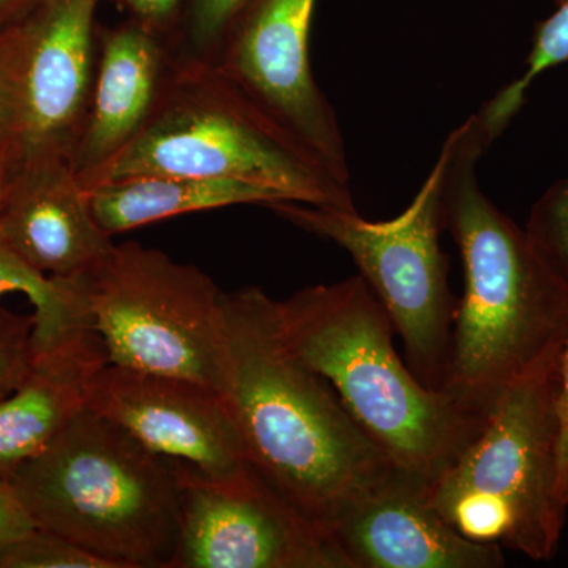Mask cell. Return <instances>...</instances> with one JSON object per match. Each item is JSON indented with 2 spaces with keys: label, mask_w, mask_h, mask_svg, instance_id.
<instances>
[{
  "label": "cell",
  "mask_w": 568,
  "mask_h": 568,
  "mask_svg": "<svg viewBox=\"0 0 568 568\" xmlns=\"http://www.w3.org/2000/svg\"><path fill=\"white\" fill-rule=\"evenodd\" d=\"M33 315L0 306V398L28 375L33 358Z\"/></svg>",
  "instance_id": "22"
},
{
  "label": "cell",
  "mask_w": 568,
  "mask_h": 568,
  "mask_svg": "<svg viewBox=\"0 0 568 568\" xmlns=\"http://www.w3.org/2000/svg\"><path fill=\"white\" fill-rule=\"evenodd\" d=\"M0 568H114L51 530L36 528L0 551Z\"/></svg>",
  "instance_id": "21"
},
{
  "label": "cell",
  "mask_w": 568,
  "mask_h": 568,
  "mask_svg": "<svg viewBox=\"0 0 568 568\" xmlns=\"http://www.w3.org/2000/svg\"><path fill=\"white\" fill-rule=\"evenodd\" d=\"M88 407L155 454L205 476L230 477L250 467L230 407L215 388L108 364L95 377Z\"/></svg>",
  "instance_id": "12"
},
{
  "label": "cell",
  "mask_w": 568,
  "mask_h": 568,
  "mask_svg": "<svg viewBox=\"0 0 568 568\" xmlns=\"http://www.w3.org/2000/svg\"><path fill=\"white\" fill-rule=\"evenodd\" d=\"M85 194L93 216L111 237L183 213L245 204L267 209L284 201L272 190L252 183L171 174L99 183Z\"/></svg>",
  "instance_id": "17"
},
{
  "label": "cell",
  "mask_w": 568,
  "mask_h": 568,
  "mask_svg": "<svg viewBox=\"0 0 568 568\" xmlns=\"http://www.w3.org/2000/svg\"><path fill=\"white\" fill-rule=\"evenodd\" d=\"M0 244L41 274L59 278L92 274L114 248L63 160L11 168Z\"/></svg>",
  "instance_id": "14"
},
{
  "label": "cell",
  "mask_w": 568,
  "mask_h": 568,
  "mask_svg": "<svg viewBox=\"0 0 568 568\" xmlns=\"http://www.w3.org/2000/svg\"><path fill=\"white\" fill-rule=\"evenodd\" d=\"M37 2L39 0H0V32L22 20Z\"/></svg>",
  "instance_id": "27"
},
{
  "label": "cell",
  "mask_w": 568,
  "mask_h": 568,
  "mask_svg": "<svg viewBox=\"0 0 568 568\" xmlns=\"http://www.w3.org/2000/svg\"><path fill=\"white\" fill-rule=\"evenodd\" d=\"M276 308L287 345L334 387L399 473L432 484L487 424L489 414L418 381L361 275L305 287Z\"/></svg>",
  "instance_id": "3"
},
{
  "label": "cell",
  "mask_w": 568,
  "mask_h": 568,
  "mask_svg": "<svg viewBox=\"0 0 568 568\" xmlns=\"http://www.w3.org/2000/svg\"><path fill=\"white\" fill-rule=\"evenodd\" d=\"M100 2L39 0L22 20L0 32L18 103L11 168L70 163L91 99Z\"/></svg>",
  "instance_id": "11"
},
{
  "label": "cell",
  "mask_w": 568,
  "mask_h": 568,
  "mask_svg": "<svg viewBox=\"0 0 568 568\" xmlns=\"http://www.w3.org/2000/svg\"><path fill=\"white\" fill-rule=\"evenodd\" d=\"M13 293L24 294L36 310L33 346L48 345L71 325L88 320L84 276L59 278L41 274L0 244V298Z\"/></svg>",
  "instance_id": "18"
},
{
  "label": "cell",
  "mask_w": 568,
  "mask_h": 568,
  "mask_svg": "<svg viewBox=\"0 0 568 568\" xmlns=\"http://www.w3.org/2000/svg\"><path fill=\"white\" fill-rule=\"evenodd\" d=\"M267 209L353 257L402 338L406 364L426 387L443 390L458 304L439 242L446 230L443 162L437 159L413 203L387 222L295 201Z\"/></svg>",
  "instance_id": "8"
},
{
  "label": "cell",
  "mask_w": 568,
  "mask_h": 568,
  "mask_svg": "<svg viewBox=\"0 0 568 568\" xmlns=\"http://www.w3.org/2000/svg\"><path fill=\"white\" fill-rule=\"evenodd\" d=\"M559 422L560 488L564 489V484H566V478L568 474V336L566 345H564L562 355H560ZM564 503H566V500H564Z\"/></svg>",
  "instance_id": "26"
},
{
  "label": "cell",
  "mask_w": 568,
  "mask_h": 568,
  "mask_svg": "<svg viewBox=\"0 0 568 568\" xmlns=\"http://www.w3.org/2000/svg\"><path fill=\"white\" fill-rule=\"evenodd\" d=\"M223 291L192 264L138 242L84 276L85 316L110 364L182 377L222 394Z\"/></svg>",
  "instance_id": "7"
},
{
  "label": "cell",
  "mask_w": 568,
  "mask_h": 568,
  "mask_svg": "<svg viewBox=\"0 0 568 568\" xmlns=\"http://www.w3.org/2000/svg\"><path fill=\"white\" fill-rule=\"evenodd\" d=\"M151 174L252 183L284 201L357 212L351 186L268 121L212 62L173 55L148 122L84 190Z\"/></svg>",
  "instance_id": "5"
},
{
  "label": "cell",
  "mask_w": 568,
  "mask_h": 568,
  "mask_svg": "<svg viewBox=\"0 0 568 568\" xmlns=\"http://www.w3.org/2000/svg\"><path fill=\"white\" fill-rule=\"evenodd\" d=\"M186 0H118L133 20L153 33L170 40L178 28Z\"/></svg>",
  "instance_id": "23"
},
{
  "label": "cell",
  "mask_w": 568,
  "mask_h": 568,
  "mask_svg": "<svg viewBox=\"0 0 568 568\" xmlns=\"http://www.w3.org/2000/svg\"><path fill=\"white\" fill-rule=\"evenodd\" d=\"M317 0H245L213 65L336 181L349 185L345 138L313 74Z\"/></svg>",
  "instance_id": "9"
},
{
  "label": "cell",
  "mask_w": 568,
  "mask_h": 568,
  "mask_svg": "<svg viewBox=\"0 0 568 568\" xmlns=\"http://www.w3.org/2000/svg\"><path fill=\"white\" fill-rule=\"evenodd\" d=\"M37 528L114 568H171L181 532L179 462L84 409L9 478Z\"/></svg>",
  "instance_id": "4"
},
{
  "label": "cell",
  "mask_w": 568,
  "mask_h": 568,
  "mask_svg": "<svg viewBox=\"0 0 568 568\" xmlns=\"http://www.w3.org/2000/svg\"><path fill=\"white\" fill-rule=\"evenodd\" d=\"M36 528L10 481L0 477V551Z\"/></svg>",
  "instance_id": "25"
},
{
  "label": "cell",
  "mask_w": 568,
  "mask_h": 568,
  "mask_svg": "<svg viewBox=\"0 0 568 568\" xmlns=\"http://www.w3.org/2000/svg\"><path fill=\"white\" fill-rule=\"evenodd\" d=\"M181 532L171 568H349L334 540L248 467L211 477L179 462Z\"/></svg>",
  "instance_id": "10"
},
{
  "label": "cell",
  "mask_w": 568,
  "mask_h": 568,
  "mask_svg": "<svg viewBox=\"0 0 568 568\" xmlns=\"http://www.w3.org/2000/svg\"><path fill=\"white\" fill-rule=\"evenodd\" d=\"M562 349L504 392L476 439L428 485L429 504L467 540L532 560L558 552L568 508L559 467Z\"/></svg>",
  "instance_id": "6"
},
{
  "label": "cell",
  "mask_w": 568,
  "mask_h": 568,
  "mask_svg": "<svg viewBox=\"0 0 568 568\" xmlns=\"http://www.w3.org/2000/svg\"><path fill=\"white\" fill-rule=\"evenodd\" d=\"M562 497H564V500H566V504L568 506V474H567V478H566V484H564Z\"/></svg>",
  "instance_id": "29"
},
{
  "label": "cell",
  "mask_w": 568,
  "mask_h": 568,
  "mask_svg": "<svg viewBox=\"0 0 568 568\" xmlns=\"http://www.w3.org/2000/svg\"><path fill=\"white\" fill-rule=\"evenodd\" d=\"M108 364L102 336L89 321L33 346L28 375L0 398V477L9 480L88 409L95 377Z\"/></svg>",
  "instance_id": "16"
},
{
  "label": "cell",
  "mask_w": 568,
  "mask_h": 568,
  "mask_svg": "<svg viewBox=\"0 0 568 568\" xmlns=\"http://www.w3.org/2000/svg\"><path fill=\"white\" fill-rule=\"evenodd\" d=\"M18 129V103L14 91L13 73L3 41L0 39V159L9 160L13 155Z\"/></svg>",
  "instance_id": "24"
},
{
  "label": "cell",
  "mask_w": 568,
  "mask_h": 568,
  "mask_svg": "<svg viewBox=\"0 0 568 568\" xmlns=\"http://www.w3.org/2000/svg\"><path fill=\"white\" fill-rule=\"evenodd\" d=\"M349 568H499L503 547L467 540L429 504L428 484L396 470L332 529Z\"/></svg>",
  "instance_id": "13"
},
{
  "label": "cell",
  "mask_w": 568,
  "mask_h": 568,
  "mask_svg": "<svg viewBox=\"0 0 568 568\" xmlns=\"http://www.w3.org/2000/svg\"><path fill=\"white\" fill-rule=\"evenodd\" d=\"M488 148L474 114L439 153L444 220L465 271L443 392L484 414L568 336V264L484 193L477 164Z\"/></svg>",
  "instance_id": "2"
},
{
  "label": "cell",
  "mask_w": 568,
  "mask_h": 568,
  "mask_svg": "<svg viewBox=\"0 0 568 568\" xmlns=\"http://www.w3.org/2000/svg\"><path fill=\"white\" fill-rule=\"evenodd\" d=\"M245 0H186L178 28L174 58L213 62L222 48L224 36Z\"/></svg>",
  "instance_id": "20"
},
{
  "label": "cell",
  "mask_w": 568,
  "mask_h": 568,
  "mask_svg": "<svg viewBox=\"0 0 568 568\" xmlns=\"http://www.w3.org/2000/svg\"><path fill=\"white\" fill-rule=\"evenodd\" d=\"M11 181V164L9 160L0 159V212L6 203L7 192Z\"/></svg>",
  "instance_id": "28"
},
{
  "label": "cell",
  "mask_w": 568,
  "mask_h": 568,
  "mask_svg": "<svg viewBox=\"0 0 568 568\" xmlns=\"http://www.w3.org/2000/svg\"><path fill=\"white\" fill-rule=\"evenodd\" d=\"M564 62H568V0H559L555 13L538 22L526 70L518 80L511 81L493 97L497 111L517 115L532 82L545 71Z\"/></svg>",
  "instance_id": "19"
},
{
  "label": "cell",
  "mask_w": 568,
  "mask_h": 568,
  "mask_svg": "<svg viewBox=\"0 0 568 568\" xmlns=\"http://www.w3.org/2000/svg\"><path fill=\"white\" fill-rule=\"evenodd\" d=\"M223 316L222 395L248 465L331 537L398 469L287 345L275 298L254 286L224 293Z\"/></svg>",
  "instance_id": "1"
},
{
  "label": "cell",
  "mask_w": 568,
  "mask_h": 568,
  "mask_svg": "<svg viewBox=\"0 0 568 568\" xmlns=\"http://www.w3.org/2000/svg\"><path fill=\"white\" fill-rule=\"evenodd\" d=\"M173 62L170 43L133 20L103 32L71 170L82 189L138 136Z\"/></svg>",
  "instance_id": "15"
}]
</instances>
